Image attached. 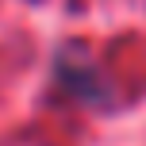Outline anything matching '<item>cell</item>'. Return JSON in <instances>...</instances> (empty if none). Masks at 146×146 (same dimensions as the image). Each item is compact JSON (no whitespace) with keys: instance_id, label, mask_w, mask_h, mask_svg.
<instances>
[{"instance_id":"1","label":"cell","mask_w":146,"mask_h":146,"mask_svg":"<svg viewBox=\"0 0 146 146\" xmlns=\"http://www.w3.org/2000/svg\"><path fill=\"white\" fill-rule=\"evenodd\" d=\"M58 81L69 88L77 100H85V104H100V100H108V88H104V77L96 73L92 66H81L77 58H58Z\"/></svg>"}]
</instances>
